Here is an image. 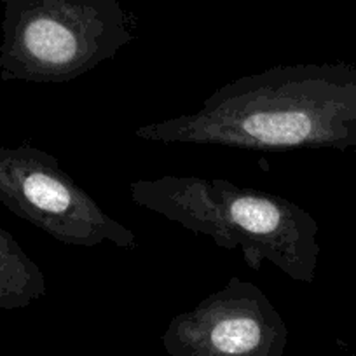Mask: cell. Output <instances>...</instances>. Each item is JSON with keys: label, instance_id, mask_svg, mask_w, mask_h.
Here are the masks:
<instances>
[{"label": "cell", "instance_id": "cell-5", "mask_svg": "<svg viewBox=\"0 0 356 356\" xmlns=\"http://www.w3.org/2000/svg\"><path fill=\"white\" fill-rule=\"evenodd\" d=\"M289 327L260 286L232 276L163 334L170 356H283Z\"/></svg>", "mask_w": 356, "mask_h": 356}, {"label": "cell", "instance_id": "cell-1", "mask_svg": "<svg viewBox=\"0 0 356 356\" xmlns=\"http://www.w3.org/2000/svg\"><path fill=\"white\" fill-rule=\"evenodd\" d=\"M136 138L283 152L356 149V65L271 67L215 89L197 111L149 122Z\"/></svg>", "mask_w": 356, "mask_h": 356}, {"label": "cell", "instance_id": "cell-3", "mask_svg": "<svg viewBox=\"0 0 356 356\" xmlns=\"http://www.w3.org/2000/svg\"><path fill=\"white\" fill-rule=\"evenodd\" d=\"M0 79L63 84L112 60L135 40L121 0H0Z\"/></svg>", "mask_w": 356, "mask_h": 356}, {"label": "cell", "instance_id": "cell-2", "mask_svg": "<svg viewBox=\"0 0 356 356\" xmlns=\"http://www.w3.org/2000/svg\"><path fill=\"white\" fill-rule=\"evenodd\" d=\"M138 207L163 215L225 250H241L246 266H276L290 280L313 283L320 262L316 218L293 201L241 187L227 178H140L129 184Z\"/></svg>", "mask_w": 356, "mask_h": 356}, {"label": "cell", "instance_id": "cell-6", "mask_svg": "<svg viewBox=\"0 0 356 356\" xmlns=\"http://www.w3.org/2000/svg\"><path fill=\"white\" fill-rule=\"evenodd\" d=\"M46 293L42 269L15 236L0 225V309H23Z\"/></svg>", "mask_w": 356, "mask_h": 356}, {"label": "cell", "instance_id": "cell-4", "mask_svg": "<svg viewBox=\"0 0 356 356\" xmlns=\"http://www.w3.org/2000/svg\"><path fill=\"white\" fill-rule=\"evenodd\" d=\"M0 203L63 245L138 246L135 232L111 217L53 154L29 143L0 147Z\"/></svg>", "mask_w": 356, "mask_h": 356}]
</instances>
